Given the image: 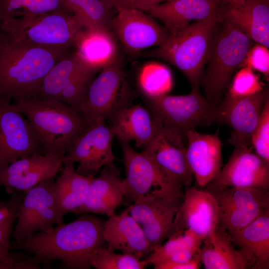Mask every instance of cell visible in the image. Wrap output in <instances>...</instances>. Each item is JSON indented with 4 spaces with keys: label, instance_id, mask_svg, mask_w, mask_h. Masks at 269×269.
Wrapping results in <instances>:
<instances>
[{
    "label": "cell",
    "instance_id": "12",
    "mask_svg": "<svg viewBox=\"0 0 269 269\" xmlns=\"http://www.w3.org/2000/svg\"><path fill=\"white\" fill-rule=\"evenodd\" d=\"M145 97L151 113L164 125L184 136L189 130L211 124L210 116L212 107L200 91L191 90L186 95L165 94Z\"/></svg>",
    "mask_w": 269,
    "mask_h": 269
},
{
    "label": "cell",
    "instance_id": "29",
    "mask_svg": "<svg viewBox=\"0 0 269 269\" xmlns=\"http://www.w3.org/2000/svg\"><path fill=\"white\" fill-rule=\"evenodd\" d=\"M163 245L154 247L145 259L156 269L166 264L184 263L191 260L202 243V239L189 230L175 232Z\"/></svg>",
    "mask_w": 269,
    "mask_h": 269
},
{
    "label": "cell",
    "instance_id": "37",
    "mask_svg": "<svg viewBox=\"0 0 269 269\" xmlns=\"http://www.w3.org/2000/svg\"><path fill=\"white\" fill-rule=\"evenodd\" d=\"M97 72L86 68L76 74L62 92L59 100L78 111L88 86Z\"/></svg>",
    "mask_w": 269,
    "mask_h": 269
},
{
    "label": "cell",
    "instance_id": "47",
    "mask_svg": "<svg viewBox=\"0 0 269 269\" xmlns=\"http://www.w3.org/2000/svg\"><path fill=\"white\" fill-rule=\"evenodd\" d=\"M117 0H107L105 3L106 5L111 9V8L114 7V4Z\"/></svg>",
    "mask_w": 269,
    "mask_h": 269
},
{
    "label": "cell",
    "instance_id": "17",
    "mask_svg": "<svg viewBox=\"0 0 269 269\" xmlns=\"http://www.w3.org/2000/svg\"><path fill=\"white\" fill-rule=\"evenodd\" d=\"M185 136L161 123L151 142L142 152L152 158L167 173L191 186L193 176L186 157Z\"/></svg>",
    "mask_w": 269,
    "mask_h": 269
},
{
    "label": "cell",
    "instance_id": "18",
    "mask_svg": "<svg viewBox=\"0 0 269 269\" xmlns=\"http://www.w3.org/2000/svg\"><path fill=\"white\" fill-rule=\"evenodd\" d=\"M209 184L269 190V163L252 148L235 146L228 162Z\"/></svg>",
    "mask_w": 269,
    "mask_h": 269
},
{
    "label": "cell",
    "instance_id": "34",
    "mask_svg": "<svg viewBox=\"0 0 269 269\" xmlns=\"http://www.w3.org/2000/svg\"><path fill=\"white\" fill-rule=\"evenodd\" d=\"M63 9L67 8L62 0H0V23Z\"/></svg>",
    "mask_w": 269,
    "mask_h": 269
},
{
    "label": "cell",
    "instance_id": "10",
    "mask_svg": "<svg viewBox=\"0 0 269 269\" xmlns=\"http://www.w3.org/2000/svg\"><path fill=\"white\" fill-rule=\"evenodd\" d=\"M54 177L48 178L25 192L20 204L12 237L20 241L37 231L51 232L63 223L54 188Z\"/></svg>",
    "mask_w": 269,
    "mask_h": 269
},
{
    "label": "cell",
    "instance_id": "27",
    "mask_svg": "<svg viewBox=\"0 0 269 269\" xmlns=\"http://www.w3.org/2000/svg\"><path fill=\"white\" fill-rule=\"evenodd\" d=\"M75 47L84 63L96 72L119 57L116 41L108 28L85 29Z\"/></svg>",
    "mask_w": 269,
    "mask_h": 269
},
{
    "label": "cell",
    "instance_id": "15",
    "mask_svg": "<svg viewBox=\"0 0 269 269\" xmlns=\"http://www.w3.org/2000/svg\"><path fill=\"white\" fill-rule=\"evenodd\" d=\"M114 136L111 127L105 122L89 125L62 156L63 164L78 162V173L94 176L116 159L112 151Z\"/></svg>",
    "mask_w": 269,
    "mask_h": 269
},
{
    "label": "cell",
    "instance_id": "39",
    "mask_svg": "<svg viewBox=\"0 0 269 269\" xmlns=\"http://www.w3.org/2000/svg\"><path fill=\"white\" fill-rule=\"evenodd\" d=\"M263 89L251 68L248 67L236 74L228 93L235 96H246L254 94Z\"/></svg>",
    "mask_w": 269,
    "mask_h": 269
},
{
    "label": "cell",
    "instance_id": "22",
    "mask_svg": "<svg viewBox=\"0 0 269 269\" xmlns=\"http://www.w3.org/2000/svg\"><path fill=\"white\" fill-rule=\"evenodd\" d=\"M110 119L112 132L120 142L134 141L137 147L143 148L153 139L161 123L139 105L127 106Z\"/></svg>",
    "mask_w": 269,
    "mask_h": 269
},
{
    "label": "cell",
    "instance_id": "7",
    "mask_svg": "<svg viewBox=\"0 0 269 269\" xmlns=\"http://www.w3.org/2000/svg\"><path fill=\"white\" fill-rule=\"evenodd\" d=\"M121 144L126 172L121 185L124 197L129 201L135 203L162 193L183 191L182 183L167 173L152 158L136 151L129 142Z\"/></svg>",
    "mask_w": 269,
    "mask_h": 269
},
{
    "label": "cell",
    "instance_id": "28",
    "mask_svg": "<svg viewBox=\"0 0 269 269\" xmlns=\"http://www.w3.org/2000/svg\"><path fill=\"white\" fill-rule=\"evenodd\" d=\"M198 252L206 269H247L240 252L234 247L229 234L218 226L203 240Z\"/></svg>",
    "mask_w": 269,
    "mask_h": 269
},
{
    "label": "cell",
    "instance_id": "48",
    "mask_svg": "<svg viewBox=\"0 0 269 269\" xmlns=\"http://www.w3.org/2000/svg\"><path fill=\"white\" fill-rule=\"evenodd\" d=\"M215 0L216 2L217 3V4H218L225 0ZM231 0L239 1V0Z\"/></svg>",
    "mask_w": 269,
    "mask_h": 269
},
{
    "label": "cell",
    "instance_id": "36",
    "mask_svg": "<svg viewBox=\"0 0 269 269\" xmlns=\"http://www.w3.org/2000/svg\"><path fill=\"white\" fill-rule=\"evenodd\" d=\"M148 265L145 260L127 254H117L106 247L98 249L90 262L91 267L97 269H143Z\"/></svg>",
    "mask_w": 269,
    "mask_h": 269
},
{
    "label": "cell",
    "instance_id": "45",
    "mask_svg": "<svg viewBox=\"0 0 269 269\" xmlns=\"http://www.w3.org/2000/svg\"><path fill=\"white\" fill-rule=\"evenodd\" d=\"M174 0H117L114 4L116 8H135L140 9L143 7L159 4L160 2Z\"/></svg>",
    "mask_w": 269,
    "mask_h": 269
},
{
    "label": "cell",
    "instance_id": "19",
    "mask_svg": "<svg viewBox=\"0 0 269 269\" xmlns=\"http://www.w3.org/2000/svg\"><path fill=\"white\" fill-rule=\"evenodd\" d=\"M218 216V204L212 195L197 187H186L174 219L175 232L189 230L203 240L217 227Z\"/></svg>",
    "mask_w": 269,
    "mask_h": 269
},
{
    "label": "cell",
    "instance_id": "2",
    "mask_svg": "<svg viewBox=\"0 0 269 269\" xmlns=\"http://www.w3.org/2000/svg\"><path fill=\"white\" fill-rule=\"evenodd\" d=\"M67 50L30 45L0 30V95L15 102L36 98L44 77Z\"/></svg>",
    "mask_w": 269,
    "mask_h": 269
},
{
    "label": "cell",
    "instance_id": "25",
    "mask_svg": "<svg viewBox=\"0 0 269 269\" xmlns=\"http://www.w3.org/2000/svg\"><path fill=\"white\" fill-rule=\"evenodd\" d=\"M105 166L98 177L93 178L84 203L74 213L102 214L109 217L115 214L124 199L120 170L113 163Z\"/></svg>",
    "mask_w": 269,
    "mask_h": 269
},
{
    "label": "cell",
    "instance_id": "38",
    "mask_svg": "<svg viewBox=\"0 0 269 269\" xmlns=\"http://www.w3.org/2000/svg\"><path fill=\"white\" fill-rule=\"evenodd\" d=\"M256 153L269 163V98L263 108L258 123L251 137Z\"/></svg>",
    "mask_w": 269,
    "mask_h": 269
},
{
    "label": "cell",
    "instance_id": "44",
    "mask_svg": "<svg viewBox=\"0 0 269 269\" xmlns=\"http://www.w3.org/2000/svg\"><path fill=\"white\" fill-rule=\"evenodd\" d=\"M25 192L15 190L11 194L9 199L4 202H0V222L11 215L18 212L20 204Z\"/></svg>",
    "mask_w": 269,
    "mask_h": 269
},
{
    "label": "cell",
    "instance_id": "11",
    "mask_svg": "<svg viewBox=\"0 0 269 269\" xmlns=\"http://www.w3.org/2000/svg\"><path fill=\"white\" fill-rule=\"evenodd\" d=\"M269 98L268 90L264 89L246 96L228 93L218 105L212 108L210 123L225 124L232 129L228 141L234 146L252 148V135Z\"/></svg>",
    "mask_w": 269,
    "mask_h": 269
},
{
    "label": "cell",
    "instance_id": "43",
    "mask_svg": "<svg viewBox=\"0 0 269 269\" xmlns=\"http://www.w3.org/2000/svg\"><path fill=\"white\" fill-rule=\"evenodd\" d=\"M13 269H39L43 261L36 256L11 251Z\"/></svg>",
    "mask_w": 269,
    "mask_h": 269
},
{
    "label": "cell",
    "instance_id": "4",
    "mask_svg": "<svg viewBox=\"0 0 269 269\" xmlns=\"http://www.w3.org/2000/svg\"><path fill=\"white\" fill-rule=\"evenodd\" d=\"M254 42L238 27L217 17L207 67L201 82L204 98L212 108L221 102L231 76L245 60Z\"/></svg>",
    "mask_w": 269,
    "mask_h": 269
},
{
    "label": "cell",
    "instance_id": "26",
    "mask_svg": "<svg viewBox=\"0 0 269 269\" xmlns=\"http://www.w3.org/2000/svg\"><path fill=\"white\" fill-rule=\"evenodd\" d=\"M247 269H269V210L244 228L229 234Z\"/></svg>",
    "mask_w": 269,
    "mask_h": 269
},
{
    "label": "cell",
    "instance_id": "49",
    "mask_svg": "<svg viewBox=\"0 0 269 269\" xmlns=\"http://www.w3.org/2000/svg\"><path fill=\"white\" fill-rule=\"evenodd\" d=\"M104 3H106L107 0H101ZM106 4V3H105Z\"/></svg>",
    "mask_w": 269,
    "mask_h": 269
},
{
    "label": "cell",
    "instance_id": "30",
    "mask_svg": "<svg viewBox=\"0 0 269 269\" xmlns=\"http://www.w3.org/2000/svg\"><path fill=\"white\" fill-rule=\"evenodd\" d=\"M94 177L78 173L73 164H67L54 182V188L60 211L64 216L74 213L84 202L90 183Z\"/></svg>",
    "mask_w": 269,
    "mask_h": 269
},
{
    "label": "cell",
    "instance_id": "20",
    "mask_svg": "<svg viewBox=\"0 0 269 269\" xmlns=\"http://www.w3.org/2000/svg\"><path fill=\"white\" fill-rule=\"evenodd\" d=\"M218 129L214 134L188 130L186 157L197 187L203 188L219 175L223 166L222 141Z\"/></svg>",
    "mask_w": 269,
    "mask_h": 269
},
{
    "label": "cell",
    "instance_id": "1",
    "mask_svg": "<svg viewBox=\"0 0 269 269\" xmlns=\"http://www.w3.org/2000/svg\"><path fill=\"white\" fill-rule=\"evenodd\" d=\"M81 214L72 222L58 225L51 232L35 233L15 241L11 247L31 253L44 264L58 260L66 269H89L95 252L106 247L105 221L88 213Z\"/></svg>",
    "mask_w": 269,
    "mask_h": 269
},
{
    "label": "cell",
    "instance_id": "23",
    "mask_svg": "<svg viewBox=\"0 0 269 269\" xmlns=\"http://www.w3.org/2000/svg\"><path fill=\"white\" fill-rule=\"evenodd\" d=\"M109 218L103 230L109 250H120L139 260L150 253L151 249L143 230L126 209L120 215Z\"/></svg>",
    "mask_w": 269,
    "mask_h": 269
},
{
    "label": "cell",
    "instance_id": "35",
    "mask_svg": "<svg viewBox=\"0 0 269 269\" xmlns=\"http://www.w3.org/2000/svg\"><path fill=\"white\" fill-rule=\"evenodd\" d=\"M138 81L145 96L167 94L172 87V77L169 70L157 63H150L144 66L139 74Z\"/></svg>",
    "mask_w": 269,
    "mask_h": 269
},
{
    "label": "cell",
    "instance_id": "14",
    "mask_svg": "<svg viewBox=\"0 0 269 269\" xmlns=\"http://www.w3.org/2000/svg\"><path fill=\"white\" fill-rule=\"evenodd\" d=\"M184 195V192L162 193L126 208L143 230L151 251L175 233L174 219Z\"/></svg>",
    "mask_w": 269,
    "mask_h": 269
},
{
    "label": "cell",
    "instance_id": "3",
    "mask_svg": "<svg viewBox=\"0 0 269 269\" xmlns=\"http://www.w3.org/2000/svg\"><path fill=\"white\" fill-rule=\"evenodd\" d=\"M28 119L45 154H65L89 124L76 109L56 100L37 98L15 102Z\"/></svg>",
    "mask_w": 269,
    "mask_h": 269
},
{
    "label": "cell",
    "instance_id": "31",
    "mask_svg": "<svg viewBox=\"0 0 269 269\" xmlns=\"http://www.w3.org/2000/svg\"><path fill=\"white\" fill-rule=\"evenodd\" d=\"M86 68L89 67L76 52L70 55L66 54L44 77L36 98L43 100H59L62 92L71 79Z\"/></svg>",
    "mask_w": 269,
    "mask_h": 269
},
{
    "label": "cell",
    "instance_id": "40",
    "mask_svg": "<svg viewBox=\"0 0 269 269\" xmlns=\"http://www.w3.org/2000/svg\"><path fill=\"white\" fill-rule=\"evenodd\" d=\"M18 213H15L0 222V269H13L10 236Z\"/></svg>",
    "mask_w": 269,
    "mask_h": 269
},
{
    "label": "cell",
    "instance_id": "32",
    "mask_svg": "<svg viewBox=\"0 0 269 269\" xmlns=\"http://www.w3.org/2000/svg\"><path fill=\"white\" fill-rule=\"evenodd\" d=\"M63 154H51L49 159L40 165L20 175L0 176V185L9 194L15 190L26 192L41 182L51 177L62 169Z\"/></svg>",
    "mask_w": 269,
    "mask_h": 269
},
{
    "label": "cell",
    "instance_id": "42",
    "mask_svg": "<svg viewBox=\"0 0 269 269\" xmlns=\"http://www.w3.org/2000/svg\"><path fill=\"white\" fill-rule=\"evenodd\" d=\"M245 59L248 60V67L254 68L268 76L269 48L257 43L249 51Z\"/></svg>",
    "mask_w": 269,
    "mask_h": 269
},
{
    "label": "cell",
    "instance_id": "21",
    "mask_svg": "<svg viewBox=\"0 0 269 269\" xmlns=\"http://www.w3.org/2000/svg\"><path fill=\"white\" fill-rule=\"evenodd\" d=\"M217 17L233 23L269 48V0H225L218 4Z\"/></svg>",
    "mask_w": 269,
    "mask_h": 269
},
{
    "label": "cell",
    "instance_id": "13",
    "mask_svg": "<svg viewBox=\"0 0 269 269\" xmlns=\"http://www.w3.org/2000/svg\"><path fill=\"white\" fill-rule=\"evenodd\" d=\"M11 100L0 95V167L41 154L42 148L30 124Z\"/></svg>",
    "mask_w": 269,
    "mask_h": 269
},
{
    "label": "cell",
    "instance_id": "24",
    "mask_svg": "<svg viewBox=\"0 0 269 269\" xmlns=\"http://www.w3.org/2000/svg\"><path fill=\"white\" fill-rule=\"evenodd\" d=\"M217 6L215 0H174L139 9L160 20L169 34H172L192 20L216 15Z\"/></svg>",
    "mask_w": 269,
    "mask_h": 269
},
{
    "label": "cell",
    "instance_id": "41",
    "mask_svg": "<svg viewBox=\"0 0 269 269\" xmlns=\"http://www.w3.org/2000/svg\"><path fill=\"white\" fill-rule=\"evenodd\" d=\"M51 154L34 153L18 159L6 166L0 167V176L20 175L40 165L46 161Z\"/></svg>",
    "mask_w": 269,
    "mask_h": 269
},
{
    "label": "cell",
    "instance_id": "9",
    "mask_svg": "<svg viewBox=\"0 0 269 269\" xmlns=\"http://www.w3.org/2000/svg\"><path fill=\"white\" fill-rule=\"evenodd\" d=\"M202 189L216 199L218 226L228 234L244 228L269 210V190L212 184Z\"/></svg>",
    "mask_w": 269,
    "mask_h": 269
},
{
    "label": "cell",
    "instance_id": "8",
    "mask_svg": "<svg viewBox=\"0 0 269 269\" xmlns=\"http://www.w3.org/2000/svg\"><path fill=\"white\" fill-rule=\"evenodd\" d=\"M118 57L92 79L79 112L90 125L105 122L129 106V87Z\"/></svg>",
    "mask_w": 269,
    "mask_h": 269
},
{
    "label": "cell",
    "instance_id": "46",
    "mask_svg": "<svg viewBox=\"0 0 269 269\" xmlns=\"http://www.w3.org/2000/svg\"><path fill=\"white\" fill-rule=\"evenodd\" d=\"M201 263L197 251L194 257L188 262L179 264H164L157 267L156 269H198L200 268Z\"/></svg>",
    "mask_w": 269,
    "mask_h": 269
},
{
    "label": "cell",
    "instance_id": "16",
    "mask_svg": "<svg viewBox=\"0 0 269 269\" xmlns=\"http://www.w3.org/2000/svg\"><path fill=\"white\" fill-rule=\"evenodd\" d=\"M116 9L117 13L112 18L110 27L126 51L135 53L159 47L169 37L164 26L146 12L135 8Z\"/></svg>",
    "mask_w": 269,
    "mask_h": 269
},
{
    "label": "cell",
    "instance_id": "6",
    "mask_svg": "<svg viewBox=\"0 0 269 269\" xmlns=\"http://www.w3.org/2000/svg\"><path fill=\"white\" fill-rule=\"evenodd\" d=\"M85 29L67 9L0 23L1 31L21 42L38 47L67 49L76 46Z\"/></svg>",
    "mask_w": 269,
    "mask_h": 269
},
{
    "label": "cell",
    "instance_id": "33",
    "mask_svg": "<svg viewBox=\"0 0 269 269\" xmlns=\"http://www.w3.org/2000/svg\"><path fill=\"white\" fill-rule=\"evenodd\" d=\"M85 29L110 28L111 9L101 0H62Z\"/></svg>",
    "mask_w": 269,
    "mask_h": 269
},
{
    "label": "cell",
    "instance_id": "5",
    "mask_svg": "<svg viewBox=\"0 0 269 269\" xmlns=\"http://www.w3.org/2000/svg\"><path fill=\"white\" fill-rule=\"evenodd\" d=\"M216 21L217 15L194 21L169 34L165 42L149 54L176 67L188 80L191 90L200 91Z\"/></svg>",
    "mask_w": 269,
    "mask_h": 269
}]
</instances>
